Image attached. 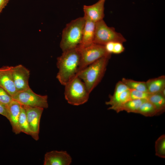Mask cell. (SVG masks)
I'll return each mask as SVG.
<instances>
[{
  "label": "cell",
  "mask_w": 165,
  "mask_h": 165,
  "mask_svg": "<svg viewBox=\"0 0 165 165\" xmlns=\"http://www.w3.org/2000/svg\"><path fill=\"white\" fill-rule=\"evenodd\" d=\"M80 55L78 47L63 52L57 59L59 69L57 78L64 86L77 75L80 62Z\"/></svg>",
  "instance_id": "1"
},
{
  "label": "cell",
  "mask_w": 165,
  "mask_h": 165,
  "mask_svg": "<svg viewBox=\"0 0 165 165\" xmlns=\"http://www.w3.org/2000/svg\"><path fill=\"white\" fill-rule=\"evenodd\" d=\"M111 54L97 60L79 72L77 75L84 82L90 93L103 78Z\"/></svg>",
  "instance_id": "2"
},
{
  "label": "cell",
  "mask_w": 165,
  "mask_h": 165,
  "mask_svg": "<svg viewBox=\"0 0 165 165\" xmlns=\"http://www.w3.org/2000/svg\"><path fill=\"white\" fill-rule=\"evenodd\" d=\"M85 22L84 16L72 20L63 29L60 47L63 52L77 48L80 44Z\"/></svg>",
  "instance_id": "3"
},
{
  "label": "cell",
  "mask_w": 165,
  "mask_h": 165,
  "mask_svg": "<svg viewBox=\"0 0 165 165\" xmlns=\"http://www.w3.org/2000/svg\"><path fill=\"white\" fill-rule=\"evenodd\" d=\"M64 96L69 104L78 106L88 101L90 93L82 81L77 76L65 85Z\"/></svg>",
  "instance_id": "4"
},
{
  "label": "cell",
  "mask_w": 165,
  "mask_h": 165,
  "mask_svg": "<svg viewBox=\"0 0 165 165\" xmlns=\"http://www.w3.org/2000/svg\"><path fill=\"white\" fill-rule=\"evenodd\" d=\"M126 41L120 33L116 32L114 28L108 26L103 19L95 23L94 43L105 45L110 42L123 43Z\"/></svg>",
  "instance_id": "5"
},
{
  "label": "cell",
  "mask_w": 165,
  "mask_h": 165,
  "mask_svg": "<svg viewBox=\"0 0 165 165\" xmlns=\"http://www.w3.org/2000/svg\"><path fill=\"white\" fill-rule=\"evenodd\" d=\"M78 47L79 51L80 59L78 72L101 58L108 54L104 45L95 43L88 46Z\"/></svg>",
  "instance_id": "6"
},
{
  "label": "cell",
  "mask_w": 165,
  "mask_h": 165,
  "mask_svg": "<svg viewBox=\"0 0 165 165\" xmlns=\"http://www.w3.org/2000/svg\"><path fill=\"white\" fill-rule=\"evenodd\" d=\"M13 98L22 106L40 107L44 109L48 107L47 96L36 94L30 88L17 92Z\"/></svg>",
  "instance_id": "7"
},
{
  "label": "cell",
  "mask_w": 165,
  "mask_h": 165,
  "mask_svg": "<svg viewBox=\"0 0 165 165\" xmlns=\"http://www.w3.org/2000/svg\"><path fill=\"white\" fill-rule=\"evenodd\" d=\"M22 106L25 110L29 127L32 133V137L37 141L39 138L40 121L44 108Z\"/></svg>",
  "instance_id": "8"
},
{
  "label": "cell",
  "mask_w": 165,
  "mask_h": 165,
  "mask_svg": "<svg viewBox=\"0 0 165 165\" xmlns=\"http://www.w3.org/2000/svg\"><path fill=\"white\" fill-rule=\"evenodd\" d=\"M12 73L17 92L30 88L28 83L30 73L27 68L21 64L12 66Z\"/></svg>",
  "instance_id": "9"
},
{
  "label": "cell",
  "mask_w": 165,
  "mask_h": 165,
  "mask_svg": "<svg viewBox=\"0 0 165 165\" xmlns=\"http://www.w3.org/2000/svg\"><path fill=\"white\" fill-rule=\"evenodd\" d=\"M72 162L71 156L65 151L53 150L46 152L44 165H69Z\"/></svg>",
  "instance_id": "10"
},
{
  "label": "cell",
  "mask_w": 165,
  "mask_h": 165,
  "mask_svg": "<svg viewBox=\"0 0 165 165\" xmlns=\"http://www.w3.org/2000/svg\"><path fill=\"white\" fill-rule=\"evenodd\" d=\"M12 66H3L0 68V86L12 97L17 92L12 73Z\"/></svg>",
  "instance_id": "11"
},
{
  "label": "cell",
  "mask_w": 165,
  "mask_h": 165,
  "mask_svg": "<svg viewBox=\"0 0 165 165\" xmlns=\"http://www.w3.org/2000/svg\"><path fill=\"white\" fill-rule=\"evenodd\" d=\"M106 0H98L92 5H84V16L95 23L103 20L105 16L104 6Z\"/></svg>",
  "instance_id": "12"
},
{
  "label": "cell",
  "mask_w": 165,
  "mask_h": 165,
  "mask_svg": "<svg viewBox=\"0 0 165 165\" xmlns=\"http://www.w3.org/2000/svg\"><path fill=\"white\" fill-rule=\"evenodd\" d=\"M7 119L9 121L13 132L16 134H20V130L19 125V119L21 108V105L13 99L7 106Z\"/></svg>",
  "instance_id": "13"
},
{
  "label": "cell",
  "mask_w": 165,
  "mask_h": 165,
  "mask_svg": "<svg viewBox=\"0 0 165 165\" xmlns=\"http://www.w3.org/2000/svg\"><path fill=\"white\" fill-rule=\"evenodd\" d=\"M84 16L85 19V22L81 42L77 47L79 48L88 46L94 43V42L95 23Z\"/></svg>",
  "instance_id": "14"
},
{
  "label": "cell",
  "mask_w": 165,
  "mask_h": 165,
  "mask_svg": "<svg viewBox=\"0 0 165 165\" xmlns=\"http://www.w3.org/2000/svg\"><path fill=\"white\" fill-rule=\"evenodd\" d=\"M145 82L148 92L150 94L160 93L165 88V76L164 75L150 79Z\"/></svg>",
  "instance_id": "15"
},
{
  "label": "cell",
  "mask_w": 165,
  "mask_h": 165,
  "mask_svg": "<svg viewBox=\"0 0 165 165\" xmlns=\"http://www.w3.org/2000/svg\"><path fill=\"white\" fill-rule=\"evenodd\" d=\"M154 106L157 115L163 112L165 110V97L160 93L150 94L147 99Z\"/></svg>",
  "instance_id": "16"
},
{
  "label": "cell",
  "mask_w": 165,
  "mask_h": 165,
  "mask_svg": "<svg viewBox=\"0 0 165 165\" xmlns=\"http://www.w3.org/2000/svg\"><path fill=\"white\" fill-rule=\"evenodd\" d=\"M128 89L121 81L116 83L113 94L109 96V101L105 102L106 105H110L108 109H112L116 105L122 93Z\"/></svg>",
  "instance_id": "17"
},
{
  "label": "cell",
  "mask_w": 165,
  "mask_h": 165,
  "mask_svg": "<svg viewBox=\"0 0 165 165\" xmlns=\"http://www.w3.org/2000/svg\"><path fill=\"white\" fill-rule=\"evenodd\" d=\"M147 99L131 100L121 106L116 111L117 113L125 111L128 113H136L141 105Z\"/></svg>",
  "instance_id": "18"
},
{
  "label": "cell",
  "mask_w": 165,
  "mask_h": 165,
  "mask_svg": "<svg viewBox=\"0 0 165 165\" xmlns=\"http://www.w3.org/2000/svg\"><path fill=\"white\" fill-rule=\"evenodd\" d=\"M130 89L148 92L146 82L123 78L121 80Z\"/></svg>",
  "instance_id": "19"
},
{
  "label": "cell",
  "mask_w": 165,
  "mask_h": 165,
  "mask_svg": "<svg viewBox=\"0 0 165 165\" xmlns=\"http://www.w3.org/2000/svg\"><path fill=\"white\" fill-rule=\"evenodd\" d=\"M136 113L146 116H152L157 115V112L153 105L147 100L140 106Z\"/></svg>",
  "instance_id": "20"
},
{
  "label": "cell",
  "mask_w": 165,
  "mask_h": 165,
  "mask_svg": "<svg viewBox=\"0 0 165 165\" xmlns=\"http://www.w3.org/2000/svg\"><path fill=\"white\" fill-rule=\"evenodd\" d=\"M19 125L21 132L24 133L32 137V133L29 127L25 110L22 105L19 119Z\"/></svg>",
  "instance_id": "21"
},
{
  "label": "cell",
  "mask_w": 165,
  "mask_h": 165,
  "mask_svg": "<svg viewBox=\"0 0 165 165\" xmlns=\"http://www.w3.org/2000/svg\"><path fill=\"white\" fill-rule=\"evenodd\" d=\"M156 155L162 158L165 157V135L159 137L155 142Z\"/></svg>",
  "instance_id": "22"
},
{
  "label": "cell",
  "mask_w": 165,
  "mask_h": 165,
  "mask_svg": "<svg viewBox=\"0 0 165 165\" xmlns=\"http://www.w3.org/2000/svg\"><path fill=\"white\" fill-rule=\"evenodd\" d=\"M130 100H131L130 90V89H128L122 93L116 105L112 108V110H113L116 111L122 105Z\"/></svg>",
  "instance_id": "23"
},
{
  "label": "cell",
  "mask_w": 165,
  "mask_h": 165,
  "mask_svg": "<svg viewBox=\"0 0 165 165\" xmlns=\"http://www.w3.org/2000/svg\"><path fill=\"white\" fill-rule=\"evenodd\" d=\"M13 100V97L0 86V103L7 106Z\"/></svg>",
  "instance_id": "24"
},
{
  "label": "cell",
  "mask_w": 165,
  "mask_h": 165,
  "mask_svg": "<svg viewBox=\"0 0 165 165\" xmlns=\"http://www.w3.org/2000/svg\"><path fill=\"white\" fill-rule=\"evenodd\" d=\"M130 90L131 100L147 99L150 94L148 92L130 89Z\"/></svg>",
  "instance_id": "25"
},
{
  "label": "cell",
  "mask_w": 165,
  "mask_h": 165,
  "mask_svg": "<svg viewBox=\"0 0 165 165\" xmlns=\"http://www.w3.org/2000/svg\"><path fill=\"white\" fill-rule=\"evenodd\" d=\"M125 48L123 43L119 42H115L112 53L118 54L123 52Z\"/></svg>",
  "instance_id": "26"
},
{
  "label": "cell",
  "mask_w": 165,
  "mask_h": 165,
  "mask_svg": "<svg viewBox=\"0 0 165 165\" xmlns=\"http://www.w3.org/2000/svg\"><path fill=\"white\" fill-rule=\"evenodd\" d=\"M114 42H110L104 45L106 50L108 53L111 54L112 53Z\"/></svg>",
  "instance_id": "27"
},
{
  "label": "cell",
  "mask_w": 165,
  "mask_h": 165,
  "mask_svg": "<svg viewBox=\"0 0 165 165\" xmlns=\"http://www.w3.org/2000/svg\"><path fill=\"white\" fill-rule=\"evenodd\" d=\"M0 114L7 118L8 111L7 107L1 103H0Z\"/></svg>",
  "instance_id": "28"
},
{
  "label": "cell",
  "mask_w": 165,
  "mask_h": 165,
  "mask_svg": "<svg viewBox=\"0 0 165 165\" xmlns=\"http://www.w3.org/2000/svg\"><path fill=\"white\" fill-rule=\"evenodd\" d=\"M9 0H0V14L6 6Z\"/></svg>",
  "instance_id": "29"
}]
</instances>
